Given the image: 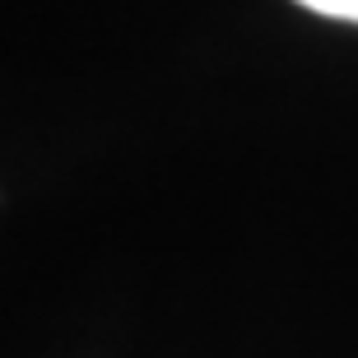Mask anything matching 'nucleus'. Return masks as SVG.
Wrapping results in <instances>:
<instances>
[{
    "label": "nucleus",
    "mask_w": 358,
    "mask_h": 358,
    "mask_svg": "<svg viewBox=\"0 0 358 358\" xmlns=\"http://www.w3.org/2000/svg\"><path fill=\"white\" fill-rule=\"evenodd\" d=\"M303 10L321 14V19H345V24H358V0H298Z\"/></svg>",
    "instance_id": "1"
}]
</instances>
